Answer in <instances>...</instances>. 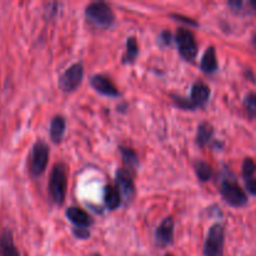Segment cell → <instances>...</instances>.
I'll return each mask as SVG.
<instances>
[{"mask_svg": "<svg viewBox=\"0 0 256 256\" xmlns=\"http://www.w3.org/2000/svg\"><path fill=\"white\" fill-rule=\"evenodd\" d=\"M74 232L78 238H80V239H86L90 235L89 232H88L86 229H82V228H75Z\"/></svg>", "mask_w": 256, "mask_h": 256, "instance_id": "cb8c5ba5", "label": "cell"}, {"mask_svg": "<svg viewBox=\"0 0 256 256\" xmlns=\"http://www.w3.org/2000/svg\"><path fill=\"white\" fill-rule=\"evenodd\" d=\"M165 256H174V255H172V254H166Z\"/></svg>", "mask_w": 256, "mask_h": 256, "instance_id": "f546056e", "label": "cell"}, {"mask_svg": "<svg viewBox=\"0 0 256 256\" xmlns=\"http://www.w3.org/2000/svg\"><path fill=\"white\" fill-rule=\"evenodd\" d=\"M65 119L60 115L55 116L52 120V124H50V136H52V142H62V138L65 132Z\"/></svg>", "mask_w": 256, "mask_h": 256, "instance_id": "9a60e30c", "label": "cell"}, {"mask_svg": "<svg viewBox=\"0 0 256 256\" xmlns=\"http://www.w3.org/2000/svg\"><path fill=\"white\" fill-rule=\"evenodd\" d=\"M85 15L90 22L100 28L110 26L115 20V15L110 5L102 2H95L88 5Z\"/></svg>", "mask_w": 256, "mask_h": 256, "instance_id": "6da1fadb", "label": "cell"}, {"mask_svg": "<svg viewBox=\"0 0 256 256\" xmlns=\"http://www.w3.org/2000/svg\"><path fill=\"white\" fill-rule=\"evenodd\" d=\"M139 54V48H138V42L135 38H129L126 42V52H125L122 62H132L135 58Z\"/></svg>", "mask_w": 256, "mask_h": 256, "instance_id": "ffe728a7", "label": "cell"}, {"mask_svg": "<svg viewBox=\"0 0 256 256\" xmlns=\"http://www.w3.org/2000/svg\"><path fill=\"white\" fill-rule=\"evenodd\" d=\"M225 230L222 224H214L208 232L204 244L205 256H222L224 249Z\"/></svg>", "mask_w": 256, "mask_h": 256, "instance_id": "277c9868", "label": "cell"}, {"mask_svg": "<svg viewBox=\"0 0 256 256\" xmlns=\"http://www.w3.org/2000/svg\"><path fill=\"white\" fill-rule=\"evenodd\" d=\"M245 188L252 195L256 196V178H249L245 179Z\"/></svg>", "mask_w": 256, "mask_h": 256, "instance_id": "603a6c76", "label": "cell"}, {"mask_svg": "<svg viewBox=\"0 0 256 256\" xmlns=\"http://www.w3.org/2000/svg\"><path fill=\"white\" fill-rule=\"evenodd\" d=\"M172 238H174V222L172 218H166L158 226L155 239L159 246H168L172 242Z\"/></svg>", "mask_w": 256, "mask_h": 256, "instance_id": "30bf717a", "label": "cell"}, {"mask_svg": "<svg viewBox=\"0 0 256 256\" xmlns=\"http://www.w3.org/2000/svg\"><path fill=\"white\" fill-rule=\"evenodd\" d=\"M210 98V88L205 82H196L192 88V95H190V106L192 109L202 106L208 102Z\"/></svg>", "mask_w": 256, "mask_h": 256, "instance_id": "9c48e42d", "label": "cell"}, {"mask_svg": "<svg viewBox=\"0 0 256 256\" xmlns=\"http://www.w3.org/2000/svg\"><path fill=\"white\" fill-rule=\"evenodd\" d=\"M229 6L232 8V10H234V12H239V10H242V2H229Z\"/></svg>", "mask_w": 256, "mask_h": 256, "instance_id": "d4e9b609", "label": "cell"}, {"mask_svg": "<svg viewBox=\"0 0 256 256\" xmlns=\"http://www.w3.org/2000/svg\"><path fill=\"white\" fill-rule=\"evenodd\" d=\"M92 256H100V255L99 254H92Z\"/></svg>", "mask_w": 256, "mask_h": 256, "instance_id": "f1b7e54d", "label": "cell"}, {"mask_svg": "<svg viewBox=\"0 0 256 256\" xmlns=\"http://www.w3.org/2000/svg\"><path fill=\"white\" fill-rule=\"evenodd\" d=\"M252 42H254V45L256 46V35L254 36V39H252Z\"/></svg>", "mask_w": 256, "mask_h": 256, "instance_id": "83f0119b", "label": "cell"}, {"mask_svg": "<svg viewBox=\"0 0 256 256\" xmlns=\"http://www.w3.org/2000/svg\"><path fill=\"white\" fill-rule=\"evenodd\" d=\"M2 256H20L16 246L12 242V235L10 230H5L2 235V242H0Z\"/></svg>", "mask_w": 256, "mask_h": 256, "instance_id": "4fadbf2b", "label": "cell"}, {"mask_svg": "<svg viewBox=\"0 0 256 256\" xmlns=\"http://www.w3.org/2000/svg\"><path fill=\"white\" fill-rule=\"evenodd\" d=\"M212 135H214V129H212V124H209L208 122H202L198 128L196 142L200 146H205L212 140Z\"/></svg>", "mask_w": 256, "mask_h": 256, "instance_id": "e0dca14e", "label": "cell"}, {"mask_svg": "<svg viewBox=\"0 0 256 256\" xmlns=\"http://www.w3.org/2000/svg\"><path fill=\"white\" fill-rule=\"evenodd\" d=\"M244 108L250 119L256 118V92H249L244 98Z\"/></svg>", "mask_w": 256, "mask_h": 256, "instance_id": "44dd1931", "label": "cell"}, {"mask_svg": "<svg viewBox=\"0 0 256 256\" xmlns=\"http://www.w3.org/2000/svg\"><path fill=\"white\" fill-rule=\"evenodd\" d=\"M90 84L98 92L102 95H106V96H118L119 95V90L116 89V86L102 75H94L90 80Z\"/></svg>", "mask_w": 256, "mask_h": 256, "instance_id": "8fae6325", "label": "cell"}, {"mask_svg": "<svg viewBox=\"0 0 256 256\" xmlns=\"http://www.w3.org/2000/svg\"><path fill=\"white\" fill-rule=\"evenodd\" d=\"M175 40H176L180 55L188 62L194 60L198 54V45L192 32L184 28H180L175 34Z\"/></svg>", "mask_w": 256, "mask_h": 256, "instance_id": "5b68a950", "label": "cell"}, {"mask_svg": "<svg viewBox=\"0 0 256 256\" xmlns=\"http://www.w3.org/2000/svg\"><path fill=\"white\" fill-rule=\"evenodd\" d=\"M195 172H196L198 178H199L202 182H209L212 176V169L208 162H202V160H198L194 164Z\"/></svg>", "mask_w": 256, "mask_h": 256, "instance_id": "ac0fdd59", "label": "cell"}, {"mask_svg": "<svg viewBox=\"0 0 256 256\" xmlns=\"http://www.w3.org/2000/svg\"><path fill=\"white\" fill-rule=\"evenodd\" d=\"M250 6L252 8V10L256 12V0H252V2H250Z\"/></svg>", "mask_w": 256, "mask_h": 256, "instance_id": "4316f807", "label": "cell"}, {"mask_svg": "<svg viewBox=\"0 0 256 256\" xmlns=\"http://www.w3.org/2000/svg\"><path fill=\"white\" fill-rule=\"evenodd\" d=\"M120 152H122V156L124 159V162L128 165V168L132 170L136 169L139 166V160H138L136 152L129 148L120 146Z\"/></svg>", "mask_w": 256, "mask_h": 256, "instance_id": "d6986e66", "label": "cell"}, {"mask_svg": "<svg viewBox=\"0 0 256 256\" xmlns=\"http://www.w3.org/2000/svg\"><path fill=\"white\" fill-rule=\"evenodd\" d=\"M48 160H49V146L42 140L35 142L30 159V172L34 176H39L46 169Z\"/></svg>", "mask_w": 256, "mask_h": 256, "instance_id": "8992f818", "label": "cell"}, {"mask_svg": "<svg viewBox=\"0 0 256 256\" xmlns=\"http://www.w3.org/2000/svg\"><path fill=\"white\" fill-rule=\"evenodd\" d=\"M104 202L105 205H106L110 210H115L116 208L120 206L122 198H120V194L116 190V188L112 186V185H108V186L105 188Z\"/></svg>", "mask_w": 256, "mask_h": 256, "instance_id": "2e32d148", "label": "cell"}, {"mask_svg": "<svg viewBox=\"0 0 256 256\" xmlns=\"http://www.w3.org/2000/svg\"><path fill=\"white\" fill-rule=\"evenodd\" d=\"M66 169L64 164H56L52 169L49 182V192L55 204L60 205L65 200L66 192Z\"/></svg>", "mask_w": 256, "mask_h": 256, "instance_id": "7a4b0ae2", "label": "cell"}, {"mask_svg": "<svg viewBox=\"0 0 256 256\" xmlns=\"http://www.w3.org/2000/svg\"><path fill=\"white\" fill-rule=\"evenodd\" d=\"M162 40L164 42V44H170V40H172V35H170V32H162Z\"/></svg>", "mask_w": 256, "mask_h": 256, "instance_id": "484cf974", "label": "cell"}, {"mask_svg": "<svg viewBox=\"0 0 256 256\" xmlns=\"http://www.w3.org/2000/svg\"><path fill=\"white\" fill-rule=\"evenodd\" d=\"M115 180H116V190L119 192L120 198H122L125 202H130L135 195V186L129 172L119 169L115 175Z\"/></svg>", "mask_w": 256, "mask_h": 256, "instance_id": "ba28073f", "label": "cell"}, {"mask_svg": "<svg viewBox=\"0 0 256 256\" xmlns=\"http://www.w3.org/2000/svg\"><path fill=\"white\" fill-rule=\"evenodd\" d=\"M66 216L72 224L75 225L76 228H82V229H86L89 225L92 224V220L86 212H84L82 209L80 208H69L66 210Z\"/></svg>", "mask_w": 256, "mask_h": 256, "instance_id": "7c38bea8", "label": "cell"}, {"mask_svg": "<svg viewBox=\"0 0 256 256\" xmlns=\"http://www.w3.org/2000/svg\"><path fill=\"white\" fill-rule=\"evenodd\" d=\"M220 194L230 206L242 208L248 204L246 192L234 180H224L220 185Z\"/></svg>", "mask_w": 256, "mask_h": 256, "instance_id": "3957f363", "label": "cell"}, {"mask_svg": "<svg viewBox=\"0 0 256 256\" xmlns=\"http://www.w3.org/2000/svg\"><path fill=\"white\" fill-rule=\"evenodd\" d=\"M82 74H84V69L80 62L72 64V66L68 68L62 74L59 79V88L62 92H74L82 80Z\"/></svg>", "mask_w": 256, "mask_h": 256, "instance_id": "52a82bcc", "label": "cell"}, {"mask_svg": "<svg viewBox=\"0 0 256 256\" xmlns=\"http://www.w3.org/2000/svg\"><path fill=\"white\" fill-rule=\"evenodd\" d=\"M200 68L204 72H214L218 69V60H216V54H215V49L212 46H210L209 49L205 52L204 56H202V62H200Z\"/></svg>", "mask_w": 256, "mask_h": 256, "instance_id": "5bb4252c", "label": "cell"}, {"mask_svg": "<svg viewBox=\"0 0 256 256\" xmlns=\"http://www.w3.org/2000/svg\"><path fill=\"white\" fill-rule=\"evenodd\" d=\"M256 172V162L252 158H246L242 162V176L244 179H249V178H254Z\"/></svg>", "mask_w": 256, "mask_h": 256, "instance_id": "7402d4cb", "label": "cell"}]
</instances>
